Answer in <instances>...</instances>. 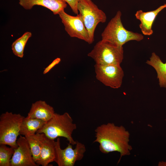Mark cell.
<instances>
[{
    "label": "cell",
    "mask_w": 166,
    "mask_h": 166,
    "mask_svg": "<svg viewBox=\"0 0 166 166\" xmlns=\"http://www.w3.org/2000/svg\"><path fill=\"white\" fill-rule=\"evenodd\" d=\"M58 14L64 26L65 31L70 37L77 38L90 44L88 32L80 14L76 16H73L67 14L63 10Z\"/></svg>",
    "instance_id": "cell-9"
},
{
    "label": "cell",
    "mask_w": 166,
    "mask_h": 166,
    "mask_svg": "<svg viewBox=\"0 0 166 166\" xmlns=\"http://www.w3.org/2000/svg\"><path fill=\"white\" fill-rule=\"evenodd\" d=\"M146 63L152 67L156 70L160 86L166 88V62L163 63L160 57L153 52Z\"/></svg>",
    "instance_id": "cell-15"
},
{
    "label": "cell",
    "mask_w": 166,
    "mask_h": 166,
    "mask_svg": "<svg viewBox=\"0 0 166 166\" xmlns=\"http://www.w3.org/2000/svg\"><path fill=\"white\" fill-rule=\"evenodd\" d=\"M41 148L39 159L36 163L39 166H47L54 161L55 141L47 137L44 133H40Z\"/></svg>",
    "instance_id": "cell-11"
},
{
    "label": "cell",
    "mask_w": 166,
    "mask_h": 166,
    "mask_svg": "<svg viewBox=\"0 0 166 166\" xmlns=\"http://www.w3.org/2000/svg\"><path fill=\"white\" fill-rule=\"evenodd\" d=\"M97 79L105 86L118 89L121 85L124 71L120 65H94Z\"/></svg>",
    "instance_id": "cell-8"
},
{
    "label": "cell",
    "mask_w": 166,
    "mask_h": 166,
    "mask_svg": "<svg viewBox=\"0 0 166 166\" xmlns=\"http://www.w3.org/2000/svg\"><path fill=\"white\" fill-rule=\"evenodd\" d=\"M31 36L32 33L30 32H26L13 43L11 49L13 53L15 56L20 58L23 57L25 46Z\"/></svg>",
    "instance_id": "cell-18"
},
{
    "label": "cell",
    "mask_w": 166,
    "mask_h": 166,
    "mask_svg": "<svg viewBox=\"0 0 166 166\" xmlns=\"http://www.w3.org/2000/svg\"><path fill=\"white\" fill-rule=\"evenodd\" d=\"M18 147L11 159V166H38L34 160L31 150L25 136L20 135L17 139Z\"/></svg>",
    "instance_id": "cell-10"
},
{
    "label": "cell",
    "mask_w": 166,
    "mask_h": 166,
    "mask_svg": "<svg viewBox=\"0 0 166 166\" xmlns=\"http://www.w3.org/2000/svg\"><path fill=\"white\" fill-rule=\"evenodd\" d=\"M24 117L20 114L6 112L0 116V144L18 147L17 137L20 135V125Z\"/></svg>",
    "instance_id": "cell-5"
},
{
    "label": "cell",
    "mask_w": 166,
    "mask_h": 166,
    "mask_svg": "<svg viewBox=\"0 0 166 166\" xmlns=\"http://www.w3.org/2000/svg\"><path fill=\"white\" fill-rule=\"evenodd\" d=\"M72 145L69 143L65 148L62 149L60 139L57 138L55 141L54 161L58 166H73L77 161L83 158L86 151L85 145L77 141L74 149Z\"/></svg>",
    "instance_id": "cell-7"
},
{
    "label": "cell",
    "mask_w": 166,
    "mask_h": 166,
    "mask_svg": "<svg viewBox=\"0 0 166 166\" xmlns=\"http://www.w3.org/2000/svg\"><path fill=\"white\" fill-rule=\"evenodd\" d=\"M55 113L52 106L44 101L39 100L32 104L27 116L41 119L46 122L52 117Z\"/></svg>",
    "instance_id": "cell-14"
},
{
    "label": "cell",
    "mask_w": 166,
    "mask_h": 166,
    "mask_svg": "<svg viewBox=\"0 0 166 166\" xmlns=\"http://www.w3.org/2000/svg\"><path fill=\"white\" fill-rule=\"evenodd\" d=\"M14 148L6 145L0 144V166H11L10 160Z\"/></svg>",
    "instance_id": "cell-19"
},
{
    "label": "cell",
    "mask_w": 166,
    "mask_h": 166,
    "mask_svg": "<svg viewBox=\"0 0 166 166\" xmlns=\"http://www.w3.org/2000/svg\"><path fill=\"white\" fill-rule=\"evenodd\" d=\"M95 132V139L93 142L99 144V150L103 153L119 152L120 157L118 163L122 156L130 154L132 148L129 144L130 134L123 126L108 123L97 127Z\"/></svg>",
    "instance_id": "cell-1"
},
{
    "label": "cell",
    "mask_w": 166,
    "mask_h": 166,
    "mask_svg": "<svg viewBox=\"0 0 166 166\" xmlns=\"http://www.w3.org/2000/svg\"><path fill=\"white\" fill-rule=\"evenodd\" d=\"M46 123V121L38 118L27 116L24 117L20 125V135L25 136L35 134Z\"/></svg>",
    "instance_id": "cell-16"
},
{
    "label": "cell",
    "mask_w": 166,
    "mask_h": 166,
    "mask_svg": "<svg viewBox=\"0 0 166 166\" xmlns=\"http://www.w3.org/2000/svg\"><path fill=\"white\" fill-rule=\"evenodd\" d=\"M77 128L76 124L67 113L62 114L55 113L49 120L36 133H43L47 137L54 140L59 137L66 138L69 143L75 145V141L72 136L73 131Z\"/></svg>",
    "instance_id": "cell-2"
},
{
    "label": "cell",
    "mask_w": 166,
    "mask_h": 166,
    "mask_svg": "<svg viewBox=\"0 0 166 166\" xmlns=\"http://www.w3.org/2000/svg\"><path fill=\"white\" fill-rule=\"evenodd\" d=\"M77 10L88 32L91 44L94 41V33L97 26L100 23L106 22V16L92 0H79Z\"/></svg>",
    "instance_id": "cell-6"
},
{
    "label": "cell",
    "mask_w": 166,
    "mask_h": 166,
    "mask_svg": "<svg viewBox=\"0 0 166 166\" xmlns=\"http://www.w3.org/2000/svg\"><path fill=\"white\" fill-rule=\"evenodd\" d=\"M121 16V11H117L102 32L101 40L121 46L130 41L142 40L144 36L142 34L128 30L124 27Z\"/></svg>",
    "instance_id": "cell-3"
},
{
    "label": "cell",
    "mask_w": 166,
    "mask_h": 166,
    "mask_svg": "<svg viewBox=\"0 0 166 166\" xmlns=\"http://www.w3.org/2000/svg\"><path fill=\"white\" fill-rule=\"evenodd\" d=\"M96 64L101 65H120L124 58L123 46L101 40L98 42L88 54Z\"/></svg>",
    "instance_id": "cell-4"
},
{
    "label": "cell",
    "mask_w": 166,
    "mask_h": 166,
    "mask_svg": "<svg viewBox=\"0 0 166 166\" xmlns=\"http://www.w3.org/2000/svg\"><path fill=\"white\" fill-rule=\"evenodd\" d=\"M165 8L166 3L152 11L144 12L140 10L137 11L135 16L140 21L139 27L144 35L150 36L153 34L152 27L153 22L158 14Z\"/></svg>",
    "instance_id": "cell-12"
},
{
    "label": "cell",
    "mask_w": 166,
    "mask_h": 166,
    "mask_svg": "<svg viewBox=\"0 0 166 166\" xmlns=\"http://www.w3.org/2000/svg\"><path fill=\"white\" fill-rule=\"evenodd\" d=\"M41 133H36L25 136L26 138L30 147L34 160L36 162L39 159L41 145Z\"/></svg>",
    "instance_id": "cell-17"
},
{
    "label": "cell",
    "mask_w": 166,
    "mask_h": 166,
    "mask_svg": "<svg viewBox=\"0 0 166 166\" xmlns=\"http://www.w3.org/2000/svg\"><path fill=\"white\" fill-rule=\"evenodd\" d=\"M70 7L72 11L77 15L78 14L77 5L79 0H64Z\"/></svg>",
    "instance_id": "cell-20"
},
{
    "label": "cell",
    "mask_w": 166,
    "mask_h": 166,
    "mask_svg": "<svg viewBox=\"0 0 166 166\" xmlns=\"http://www.w3.org/2000/svg\"><path fill=\"white\" fill-rule=\"evenodd\" d=\"M60 58H57L55 59L49 65L45 68L43 72V74H45L48 72L55 65L58 64L61 61Z\"/></svg>",
    "instance_id": "cell-21"
},
{
    "label": "cell",
    "mask_w": 166,
    "mask_h": 166,
    "mask_svg": "<svg viewBox=\"0 0 166 166\" xmlns=\"http://www.w3.org/2000/svg\"><path fill=\"white\" fill-rule=\"evenodd\" d=\"M19 5L24 9H31L35 5H39L45 7L52 11L53 14H58L64 10L67 6L64 0H19Z\"/></svg>",
    "instance_id": "cell-13"
}]
</instances>
